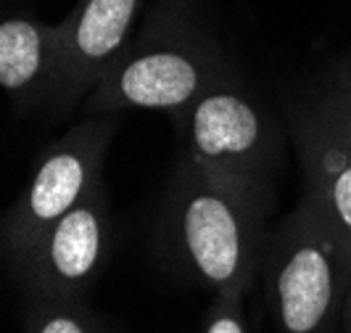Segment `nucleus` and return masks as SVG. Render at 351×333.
Instances as JSON below:
<instances>
[{
	"instance_id": "nucleus-1",
	"label": "nucleus",
	"mask_w": 351,
	"mask_h": 333,
	"mask_svg": "<svg viewBox=\"0 0 351 333\" xmlns=\"http://www.w3.org/2000/svg\"><path fill=\"white\" fill-rule=\"evenodd\" d=\"M269 193L211 177L182 161L167 196L161 244L169 260L217 297L246 294L264 257Z\"/></svg>"
},
{
	"instance_id": "nucleus-2",
	"label": "nucleus",
	"mask_w": 351,
	"mask_h": 333,
	"mask_svg": "<svg viewBox=\"0 0 351 333\" xmlns=\"http://www.w3.org/2000/svg\"><path fill=\"white\" fill-rule=\"evenodd\" d=\"M349 283V246L304 198L267 254V294L280 333H335Z\"/></svg>"
},
{
	"instance_id": "nucleus-3",
	"label": "nucleus",
	"mask_w": 351,
	"mask_h": 333,
	"mask_svg": "<svg viewBox=\"0 0 351 333\" xmlns=\"http://www.w3.org/2000/svg\"><path fill=\"white\" fill-rule=\"evenodd\" d=\"M117 130L119 114L88 117L40 154L27 188L0 217V257L11 270L37 238L104 177L106 151Z\"/></svg>"
},
{
	"instance_id": "nucleus-4",
	"label": "nucleus",
	"mask_w": 351,
	"mask_h": 333,
	"mask_svg": "<svg viewBox=\"0 0 351 333\" xmlns=\"http://www.w3.org/2000/svg\"><path fill=\"white\" fill-rule=\"evenodd\" d=\"M222 82H230L228 71L209 48L191 40H158L127 48L104 80L90 90L85 111L90 117L164 111L177 119L204 93Z\"/></svg>"
},
{
	"instance_id": "nucleus-5",
	"label": "nucleus",
	"mask_w": 351,
	"mask_h": 333,
	"mask_svg": "<svg viewBox=\"0 0 351 333\" xmlns=\"http://www.w3.org/2000/svg\"><path fill=\"white\" fill-rule=\"evenodd\" d=\"M185 161L211 177L228 180L251 191L269 193L275 161V130L262 106L230 82L204 93L175 119Z\"/></svg>"
},
{
	"instance_id": "nucleus-6",
	"label": "nucleus",
	"mask_w": 351,
	"mask_h": 333,
	"mask_svg": "<svg viewBox=\"0 0 351 333\" xmlns=\"http://www.w3.org/2000/svg\"><path fill=\"white\" fill-rule=\"evenodd\" d=\"M111 211L104 177L58 217L11 270L27 297L82 299L108 260Z\"/></svg>"
},
{
	"instance_id": "nucleus-7",
	"label": "nucleus",
	"mask_w": 351,
	"mask_h": 333,
	"mask_svg": "<svg viewBox=\"0 0 351 333\" xmlns=\"http://www.w3.org/2000/svg\"><path fill=\"white\" fill-rule=\"evenodd\" d=\"M143 0H77L56 24V74L48 106L69 114L130 48Z\"/></svg>"
},
{
	"instance_id": "nucleus-8",
	"label": "nucleus",
	"mask_w": 351,
	"mask_h": 333,
	"mask_svg": "<svg viewBox=\"0 0 351 333\" xmlns=\"http://www.w3.org/2000/svg\"><path fill=\"white\" fill-rule=\"evenodd\" d=\"M306 201L351 251V138L322 98L296 119Z\"/></svg>"
},
{
	"instance_id": "nucleus-9",
	"label": "nucleus",
	"mask_w": 351,
	"mask_h": 333,
	"mask_svg": "<svg viewBox=\"0 0 351 333\" xmlns=\"http://www.w3.org/2000/svg\"><path fill=\"white\" fill-rule=\"evenodd\" d=\"M56 74V24L32 16L0 19V88L19 111L48 106Z\"/></svg>"
},
{
	"instance_id": "nucleus-10",
	"label": "nucleus",
	"mask_w": 351,
	"mask_h": 333,
	"mask_svg": "<svg viewBox=\"0 0 351 333\" xmlns=\"http://www.w3.org/2000/svg\"><path fill=\"white\" fill-rule=\"evenodd\" d=\"M24 333H106L101 320L74 297H29Z\"/></svg>"
},
{
	"instance_id": "nucleus-11",
	"label": "nucleus",
	"mask_w": 351,
	"mask_h": 333,
	"mask_svg": "<svg viewBox=\"0 0 351 333\" xmlns=\"http://www.w3.org/2000/svg\"><path fill=\"white\" fill-rule=\"evenodd\" d=\"M204 333H248L243 317V294L217 297Z\"/></svg>"
},
{
	"instance_id": "nucleus-12",
	"label": "nucleus",
	"mask_w": 351,
	"mask_h": 333,
	"mask_svg": "<svg viewBox=\"0 0 351 333\" xmlns=\"http://www.w3.org/2000/svg\"><path fill=\"white\" fill-rule=\"evenodd\" d=\"M325 101H328V106L333 108L335 119L341 122V127L346 130V135L351 138V67L343 71L338 88H335Z\"/></svg>"
},
{
	"instance_id": "nucleus-13",
	"label": "nucleus",
	"mask_w": 351,
	"mask_h": 333,
	"mask_svg": "<svg viewBox=\"0 0 351 333\" xmlns=\"http://www.w3.org/2000/svg\"><path fill=\"white\" fill-rule=\"evenodd\" d=\"M341 328L343 333H351V283L346 291V301H343V312H341Z\"/></svg>"
}]
</instances>
